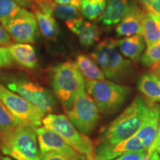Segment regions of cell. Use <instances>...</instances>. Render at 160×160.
<instances>
[{
  "instance_id": "ba28073f",
  "label": "cell",
  "mask_w": 160,
  "mask_h": 160,
  "mask_svg": "<svg viewBox=\"0 0 160 160\" xmlns=\"http://www.w3.org/2000/svg\"><path fill=\"white\" fill-rule=\"evenodd\" d=\"M65 112L72 125L85 135L94 131L100 119L99 109L85 89L80 92L71 107Z\"/></svg>"
},
{
  "instance_id": "8d00e7d4",
  "label": "cell",
  "mask_w": 160,
  "mask_h": 160,
  "mask_svg": "<svg viewBox=\"0 0 160 160\" xmlns=\"http://www.w3.org/2000/svg\"><path fill=\"white\" fill-rule=\"evenodd\" d=\"M148 156L149 157L148 160H160V154L157 151L153 152L151 155Z\"/></svg>"
},
{
  "instance_id": "4fadbf2b",
  "label": "cell",
  "mask_w": 160,
  "mask_h": 160,
  "mask_svg": "<svg viewBox=\"0 0 160 160\" xmlns=\"http://www.w3.org/2000/svg\"><path fill=\"white\" fill-rule=\"evenodd\" d=\"M148 102L145 118L134 137L139 139L145 150L151 147L154 141L159 125L160 117V105L159 103Z\"/></svg>"
},
{
  "instance_id": "277c9868",
  "label": "cell",
  "mask_w": 160,
  "mask_h": 160,
  "mask_svg": "<svg viewBox=\"0 0 160 160\" xmlns=\"http://www.w3.org/2000/svg\"><path fill=\"white\" fill-rule=\"evenodd\" d=\"M91 57L102 71L105 77L111 80L123 81L133 72L131 62L119 53L116 40L112 38H105L96 45Z\"/></svg>"
},
{
  "instance_id": "52a82bcc",
  "label": "cell",
  "mask_w": 160,
  "mask_h": 160,
  "mask_svg": "<svg viewBox=\"0 0 160 160\" xmlns=\"http://www.w3.org/2000/svg\"><path fill=\"white\" fill-rule=\"evenodd\" d=\"M4 82L8 89L21 96L45 115L54 111L57 105L54 96L39 84L22 77L8 78Z\"/></svg>"
},
{
  "instance_id": "d590c367",
  "label": "cell",
  "mask_w": 160,
  "mask_h": 160,
  "mask_svg": "<svg viewBox=\"0 0 160 160\" xmlns=\"http://www.w3.org/2000/svg\"><path fill=\"white\" fill-rule=\"evenodd\" d=\"M151 72L157 76V77L160 79V62H159L157 65L151 68Z\"/></svg>"
},
{
  "instance_id": "6da1fadb",
  "label": "cell",
  "mask_w": 160,
  "mask_h": 160,
  "mask_svg": "<svg viewBox=\"0 0 160 160\" xmlns=\"http://www.w3.org/2000/svg\"><path fill=\"white\" fill-rule=\"evenodd\" d=\"M148 102L138 96L116 119L109 124L100 136V142L117 143L133 137L142 123Z\"/></svg>"
},
{
  "instance_id": "30bf717a",
  "label": "cell",
  "mask_w": 160,
  "mask_h": 160,
  "mask_svg": "<svg viewBox=\"0 0 160 160\" xmlns=\"http://www.w3.org/2000/svg\"><path fill=\"white\" fill-rule=\"evenodd\" d=\"M10 36L20 43H34L39 37V27L33 13L25 9L13 19L0 22Z\"/></svg>"
},
{
  "instance_id": "3957f363",
  "label": "cell",
  "mask_w": 160,
  "mask_h": 160,
  "mask_svg": "<svg viewBox=\"0 0 160 160\" xmlns=\"http://www.w3.org/2000/svg\"><path fill=\"white\" fill-rule=\"evenodd\" d=\"M0 150L14 160H40L36 129L18 125L11 131L0 136Z\"/></svg>"
},
{
  "instance_id": "5b68a950",
  "label": "cell",
  "mask_w": 160,
  "mask_h": 160,
  "mask_svg": "<svg viewBox=\"0 0 160 160\" xmlns=\"http://www.w3.org/2000/svg\"><path fill=\"white\" fill-rule=\"evenodd\" d=\"M85 89L100 113L111 115L117 112L131 93V88L108 80L85 79Z\"/></svg>"
},
{
  "instance_id": "9a60e30c",
  "label": "cell",
  "mask_w": 160,
  "mask_h": 160,
  "mask_svg": "<svg viewBox=\"0 0 160 160\" xmlns=\"http://www.w3.org/2000/svg\"><path fill=\"white\" fill-rule=\"evenodd\" d=\"M70 31L77 36L79 42L83 47L89 48L99 42L101 37V30L94 23L86 21L82 17L65 22Z\"/></svg>"
},
{
  "instance_id": "836d02e7",
  "label": "cell",
  "mask_w": 160,
  "mask_h": 160,
  "mask_svg": "<svg viewBox=\"0 0 160 160\" xmlns=\"http://www.w3.org/2000/svg\"><path fill=\"white\" fill-rule=\"evenodd\" d=\"M53 1L60 5H73L77 8H79L80 3H81V0H53Z\"/></svg>"
},
{
  "instance_id": "f35d334b",
  "label": "cell",
  "mask_w": 160,
  "mask_h": 160,
  "mask_svg": "<svg viewBox=\"0 0 160 160\" xmlns=\"http://www.w3.org/2000/svg\"><path fill=\"white\" fill-rule=\"evenodd\" d=\"M0 160H3V157H1V154H0Z\"/></svg>"
},
{
  "instance_id": "4316f807",
  "label": "cell",
  "mask_w": 160,
  "mask_h": 160,
  "mask_svg": "<svg viewBox=\"0 0 160 160\" xmlns=\"http://www.w3.org/2000/svg\"><path fill=\"white\" fill-rule=\"evenodd\" d=\"M140 59L142 65L148 68L160 62V42L148 47Z\"/></svg>"
},
{
  "instance_id": "ffe728a7",
  "label": "cell",
  "mask_w": 160,
  "mask_h": 160,
  "mask_svg": "<svg viewBox=\"0 0 160 160\" xmlns=\"http://www.w3.org/2000/svg\"><path fill=\"white\" fill-rule=\"evenodd\" d=\"M31 8L42 34L47 39L55 40L59 36V28L53 16L40 11L37 8Z\"/></svg>"
},
{
  "instance_id": "d6986e66",
  "label": "cell",
  "mask_w": 160,
  "mask_h": 160,
  "mask_svg": "<svg viewBox=\"0 0 160 160\" xmlns=\"http://www.w3.org/2000/svg\"><path fill=\"white\" fill-rule=\"evenodd\" d=\"M130 0H110L99 20L107 26L117 25L121 21L128 8Z\"/></svg>"
},
{
  "instance_id": "f546056e",
  "label": "cell",
  "mask_w": 160,
  "mask_h": 160,
  "mask_svg": "<svg viewBox=\"0 0 160 160\" xmlns=\"http://www.w3.org/2000/svg\"><path fill=\"white\" fill-rule=\"evenodd\" d=\"M146 154H147V151L146 150L139 151L128 152V153H124V154L113 160H142Z\"/></svg>"
},
{
  "instance_id": "9c48e42d",
  "label": "cell",
  "mask_w": 160,
  "mask_h": 160,
  "mask_svg": "<svg viewBox=\"0 0 160 160\" xmlns=\"http://www.w3.org/2000/svg\"><path fill=\"white\" fill-rule=\"evenodd\" d=\"M0 101L14 117L19 125L37 129L42 125L45 114L29 102L0 83Z\"/></svg>"
},
{
  "instance_id": "5bb4252c",
  "label": "cell",
  "mask_w": 160,
  "mask_h": 160,
  "mask_svg": "<svg viewBox=\"0 0 160 160\" xmlns=\"http://www.w3.org/2000/svg\"><path fill=\"white\" fill-rule=\"evenodd\" d=\"M142 13L143 10L140 8L136 0L130 2L127 12L116 28L118 37H128L137 34L142 35Z\"/></svg>"
},
{
  "instance_id": "7c38bea8",
  "label": "cell",
  "mask_w": 160,
  "mask_h": 160,
  "mask_svg": "<svg viewBox=\"0 0 160 160\" xmlns=\"http://www.w3.org/2000/svg\"><path fill=\"white\" fill-rule=\"evenodd\" d=\"M143 150L145 149L139 139L133 136L117 143L99 141L94 146V157L96 160H113L124 153Z\"/></svg>"
},
{
  "instance_id": "7402d4cb",
  "label": "cell",
  "mask_w": 160,
  "mask_h": 160,
  "mask_svg": "<svg viewBox=\"0 0 160 160\" xmlns=\"http://www.w3.org/2000/svg\"><path fill=\"white\" fill-rule=\"evenodd\" d=\"M76 64L85 79L94 81H104L105 77L102 71L92 59L91 57L85 54H79L76 59Z\"/></svg>"
},
{
  "instance_id": "d4e9b609",
  "label": "cell",
  "mask_w": 160,
  "mask_h": 160,
  "mask_svg": "<svg viewBox=\"0 0 160 160\" xmlns=\"http://www.w3.org/2000/svg\"><path fill=\"white\" fill-rule=\"evenodd\" d=\"M24 10L13 0H0V22L13 19L21 14Z\"/></svg>"
},
{
  "instance_id": "d6a6232c",
  "label": "cell",
  "mask_w": 160,
  "mask_h": 160,
  "mask_svg": "<svg viewBox=\"0 0 160 160\" xmlns=\"http://www.w3.org/2000/svg\"><path fill=\"white\" fill-rule=\"evenodd\" d=\"M11 43V37L2 26H0V46L6 47Z\"/></svg>"
},
{
  "instance_id": "603a6c76",
  "label": "cell",
  "mask_w": 160,
  "mask_h": 160,
  "mask_svg": "<svg viewBox=\"0 0 160 160\" xmlns=\"http://www.w3.org/2000/svg\"><path fill=\"white\" fill-rule=\"evenodd\" d=\"M105 6V0H81L79 9L85 19L96 20L99 19Z\"/></svg>"
},
{
  "instance_id": "2e32d148",
  "label": "cell",
  "mask_w": 160,
  "mask_h": 160,
  "mask_svg": "<svg viewBox=\"0 0 160 160\" xmlns=\"http://www.w3.org/2000/svg\"><path fill=\"white\" fill-rule=\"evenodd\" d=\"M8 49L13 61L26 69H34L37 66V58L33 46L28 43L10 45Z\"/></svg>"
},
{
  "instance_id": "44dd1931",
  "label": "cell",
  "mask_w": 160,
  "mask_h": 160,
  "mask_svg": "<svg viewBox=\"0 0 160 160\" xmlns=\"http://www.w3.org/2000/svg\"><path fill=\"white\" fill-rule=\"evenodd\" d=\"M142 22V36L147 47L160 42V18L143 10Z\"/></svg>"
},
{
  "instance_id": "8fae6325",
  "label": "cell",
  "mask_w": 160,
  "mask_h": 160,
  "mask_svg": "<svg viewBox=\"0 0 160 160\" xmlns=\"http://www.w3.org/2000/svg\"><path fill=\"white\" fill-rule=\"evenodd\" d=\"M36 132L41 154L53 151L73 159L86 160L83 156L80 155L68 145L55 131L43 126L36 129Z\"/></svg>"
},
{
  "instance_id": "7a4b0ae2",
  "label": "cell",
  "mask_w": 160,
  "mask_h": 160,
  "mask_svg": "<svg viewBox=\"0 0 160 160\" xmlns=\"http://www.w3.org/2000/svg\"><path fill=\"white\" fill-rule=\"evenodd\" d=\"M51 85L56 97L67 111L78 94L85 89V79L76 62L67 61L53 68Z\"/></svg>"
},
{
  "instance_id": "83f0119b",
  "label": "cell",
  "mask_w": 160,
  "mask_h": 160,
  "mask_svg": "<svg viewBox=\"0 0 160 160\" xmlns=\"http://www.w3.org/2000/svg\"><path fill=\"white\" fill-rule=\"evenodd\" d=\"M145 11L160 18V0H138Z\"/></svg>"
},
{
  "instance_id": "cb8c5ba5",
  "label": "cell",
  "mask_w": 160,
  "mask_h": 160,
  "mask_svg": "<svg viewBox=\"0 0 160 160\" xmlns=\"http://www.w3.org/2000/svg\"><path fill=\"white\" fill-rule=\"evenodd\" d=\"M51 15L57 17L58 19L67 22L79 17V8L73 5H60L52 2L50 8Z\"/></svg>"
},
{
  "instance_id": "e0dca14e",
  "label": "cell",
  "mask_w": 160,
  "mask_h": 160,
  "mask_svg": "<svg viewBox=\"0 0 160 160\" xmlns=\"http://www.w3.org/2000/svg\"><path fill=\"white\" fill-rule=\"evenodd\" d=\"M117 46L122 54L133 62H138L145 48L142 35L137 34L116 40Z\"/></svg>"
},
{
  "instance_id": "f1b7e54d",
  "label": "cell",
  "mask_w": 160,
  "mask_h": 160,
  "mask_svg": "<svg viewBox=\"0 0 160 160\" xmlns=\"http://www.w3.org/2000/svg\"><path fill=\"white\" fill-rule=\"evenodd\" d=\"M13 62L8 48L0 47V68L11 67L13 65Z\"/></svg>"
},
{
  "instance_id": "1f68e13d",
  "label": "cell",
  "mask_w": 160,
  "mask_h": 160,
  "mask_svg": "<svg viewBox=\"0 0 160 160\" xmlns=\"http://www.w3.org/2000/svg\"><path fill=\"white\" fill-rule=\"evenodd\" d=\"M157 151L160 154V117L159 121V125H158V129L157 132V135H156L155 139L153 141L151 147L148 149L147 154L151 155L153 152Z\"/></svg>"
},
{
  "instance_id": "ac0fdd59",
  "label": "cell",
  "mask_w": 160,
  "mask_h": 160,
  "mask_svg": "<svg viewBox=\"0 0 160 160\" xmlns=\"http://www.w3.org/2000/svg\"><path fill=\"white\" fill-rule=\"evenodd\" d=\"M140 93L150 102L160 104V79L152 72L142 74L137 82Z\"/></svg>"
},
{
  "instance_id": "484cf974",
  "label": "cell",
  "mask_w": 160,
  "mask_h": 160,
  "mask_svg": "<svg viewBox=\"0 0 160 160\" xmlns=\"http://www.w3.org/2000/svg\"><path fill=\"white\" fill-rule=\"evenodd\" d=\"M18 125L17 120L0 101V136L11 131Z\"/></svg>"
},
{
  "instance_id": "e575fe53",
  "label": "cell",
  "mask_w": 160,
  "mask_h": 160,
  "mask_svg": "<svg viewBox=\"0 0 160 160\" xmlns=\"http://www.w3.org/2000/svg\"><path fill=\"white\" fill-rule=\"evenodd\" d=\"M21 7H31L32 0H13Z\"/></svg>"
},
{
  "instance_id": "4dcf8cb0",
  "label": "cell",
  "mask_w": 160,
  "mask_h": 160,
  "mask_svg": "<svg viewBox=\"0 0 160 160\" xmlns=\"http://www.w3.org/2000/svg\"><path fill=\"white\" fill-rule=\"evenodd\" d=\"M40 160H82V159H73V158L59 154V153H56V152L50 151V152H48V153L41 154Z\"/></svg>"
},
{
  "instance_id": "74e56055",
  "label": "cell",
  "mask_w": 160,
  "mask_h": 160,
  "mask_svg": "<svg viewBox=\"0 0 160 160\" xmlns=\"http://www.w3.org/2000/svg\"><path fill=\"white\" fill-rule=\"evenodd\" d=\"M3 160H13L10 157H3Z\"/></svg>"
},
{
  "instance_id": "8992f818",
  "label": "cell",
  "mask_w": 160,
  "mask_h": 160,
  "mask_svg": "<svg viewBox=\"0 0 160 160\" xmlns=\"http://www.w3.org/2000/svg\"><path fill=\"white\" fill-rule=\"evenodd\" d=\"M42 124L58 133L68 145L83 156L86 160H96L94 145L91 139L80 133L65 115L49 113L44 117Z\"/></svg>"
}]
</instances>
